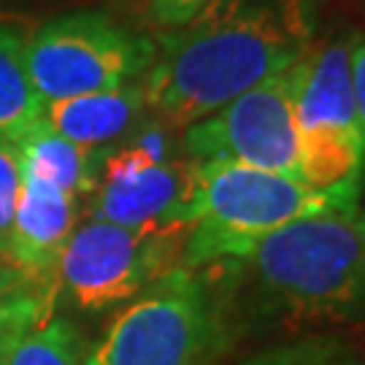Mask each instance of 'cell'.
I'll return each mask as SVG.
<instances>
[{
	"mask_svg": "<svg viewBox=\"0 0 365 365\" xmlns=\"http://www.w3.org/2000/svg\"><path fill=\"white\" fill-rule=\"evenodd\" d=\"M155 38L103 11H68L25 36V66L41 106L144 81Z\"/></svg>",
	"mask_w": 365,
	"mask_h": 365,
	"instance_id": "cell-4",
	"label": "cell"
},
{
	"mask_svg": "<svg viewBox=\"0 0 365 365\" xmlns=\"http://www.w3.org/2000/svg\"><path fill=\"white\" fill-rule=\"evenodd\" d=\"M146 111L141 81L41 106V119L63 138L87 149H111L130 135Z\"/></svg>",
	"mask_w": 365,
	"mask_h": 365,
	"instance_id": "cell-11",
	"label": "cell"
},
{
	"mask_svg": "<svg viewBox=\"0 0 365 365\" xmlns=\"http://www.w3.org/2000/svg\"><path fill=\"white\" fill-rule=\"evenodd\" d=\"M76 197L22 165L9 260L41 282H57V262L78 225Z\"/></svg>",
	"mask_w": 365,
	"mask_h": 365,
	"instance_id": "cell-10",
	"label": "cell"
},
{
	"mask_svg": "<svg viewBox=\"0 0 365 365\" xmlns=\"http://www.w3.org/2000/svg\"><path fill=\"white\" fill-rule=\"evenodd\" d=\"M9 344H11V341H9ZM9 344H6V346H9ZM6 346H0V365H3V352H6Z\"/></svg>",
	"mask_w": 365,
	"mask_h": 365,
	"instance_id": "cell-21",
	"label": "cell"
},
{
	"mask_svg": "<svg viewBox=\"0 0 365 365\" xmlns=\"http://www.w3.org/2000/svg\"><path fill=\"white\" fill-rule=\"evenodd\" d=\"M3 365H84L81 336L73 322L52 314L6 346Z\"/></svg>",
	"mask_w": 365,
	"mask_h": 365,
	"instance_id": "cell-14",
	"label": "cell"
},
{
	"mask_svg": "<svg viewBox=\"0 0 365 365\" xmlns=\"http://www.w3.org/2000/svg\"><path fill=\"white\" fill-rule=\"evenodd\" d=\"M238 365H365V357L339 336L309 333L284 344L265 346Z\"/></svg>",
	"mask_w": 365,
	"mask_h": 365,
	"instance_id": "cell-15",
	"label": "cell"
},
{
	"mask_svg": "<svg viewBox=\"0 0 365 365\" xmlns=\"http://www.w3.org/2000/svg\"><path fill=\"white\" fill-rule=\"evenodd\" d=\"M195 165L190 157L160 163L130 141L111 146L103 157L98 190L87 200L90 220L190 233Z\"/></svg>",
	"mask_w": 365,
	"mask_h": 365,
	"instance_id": "cell-9",
	"label": "cell"
},
{
	"mask_svg": "<svg viewBox=\"0 0 365 365\" xmlns=\"http://www.w3.org/2000/svg\"><path fill=\"white\" fill-rule=\"evenodd\" d=\"M211 3H217V0H149L146 16L152 25L163 27V30H176V27L192 22Z\"/></svg>",
	"mask_w": 365,
	"mask_h": 365,
	"instance_id": "cell-18",
	"label": "cell"
},
{
	"mask_svg": "<svg viewBox=\"0 0 365 365\" xmlns=\"http://www.w3.org/2000/svg\"><path fill=\"white\" fill-rule=\"evenodd\" d=\"M19 190H22V155L19 146L0 138V257L9 260L11 249V230L14 214L19 203Z\"/></svg>",
	"mask_w": 365,
	"mask_h": 365,
	"instance_id": "cell-17",
	"label": "cell"
},
{
	"mask_svg": "<svg viewBox=\"0 0 365 365\" xmlns=\"http://www.w3.org/2000/svg\"><path fill=\"white\" fill-rule=\"evenodd\" d=\"M220 333L209 282L173 268L111 319L84 365H197Z\"/></svg>",
	"mask_w": 365,
	"mask_h": 365,
	"instance_id": "cell-5",
	"label": "cell"
},
{
	"mask_svg": "<svg viewBox=\"0 0 365 365\" xmlns=\"http://www.w3.org/2000/svg\"><path fill=\"white\" fill-rule=\"evenodd\" d=\"M309 0H217L155 41L146 108L170 130L211 117L312 49Z\"/></svg>",
	"mask_w": 365,
	"mask_h": 365,
	"instance_id": "cell-1",
	"label": "cell"
},
{
	"mask_svg": "<svg viewBox=\"0 0 365 365\" xmlns=\"http://www.w3.org/2000/svg\"><path fill=\"white\" fill-rule=\"evenodd\" d=\"M184 230L122 227L103 220L78 222L57 262V287L81 312L130 303L160 276L182 265Z\"/></svg>",
	"mask_w": 365,
	"mask_h": 365,
	"instance_id": "cell-7",
	"label": "cell"
},
{
	"mask_svg": "<svg viewBox=\"0 0 365 365\" xmlns=\"http://www.w3.org/2000/svg\"><path fill=\"white\" fill-rule=\"evenodd\" d=\"M22 165L41 179H49L57 187L87 203L101 182V168L108 149H87L54 133L43 119H38L30 130L16 141Z\"/></svg>",
	"mask_w": 365,
	"mask_h": 365,
	"instance_id": "cell-12",
	"label": "cell"
},
{
	"mask_svg": "<svg viewBox=\"0 0 365 365\" xmlns=\"http://www.w3.org/2000/svg\"><path fill=\"white\" fill-rule=\"evenodd\" d=\"M230 279L247 312L279 327L365 319V209L289 222L233 260L209 265Z\"/></svg>",
	"mask_w": 365,
	"mask_h": 365,
	"instance_id": "cell-2",
	"label": "cell"
},
{
	"mask_svg": "<svg viewBox=\"0 0 365 365\" xmlns=\"http://www.w3.org/2000/svg\"><path fill=\"white\" fill-rule=\"evenodd\" d=\"M195 163L192 222L182 255V265L192 271L233 260L289 222L360 206V179L336 190H314L233 160Z\"/></svg>",
	"mask_w": 365,
	"mask_h": 365,
	"instance_id": "cell-3",
	"label": "cell"
},
{
	"mask_svg": "<svg viewBox=\"0 0 365 365\" xmlns=\"http://www.w3.org/2000/svg\"><path fill=\"white\" fill-rule=\"evenodd\" d=\"M352 90L354 106H357V119L365 138V33H357L352 49Z\"/></svg>",
	"mask_w": 365,
	"mask_h": 365,
	"instance_id": "cell-19",
	"label": "cell"
},
{
	"mask_svg": "<svg viewBox=\"0 0 365 365\" xmlns=\"http://www.w3.org/2000/svg\"><path fill=\"white\" fill-rule=\"evenodd\" d=\"M357 33H344L292 66V108L300 141V182L336 190L360 179L365 138L352 90Z\"/></svg>",
	"mask_w": 365,
	"mask_h": 365,
	"instance_id": "cell-6",
	"label": "cell"
},
{
	"mask_svg": "<svg viewBox=\"0 0 365 365\" xmlns=\"http://www.w3.org/2000/svg\"><path fill=\"white\" fill-rule=\"evenodd\" d=\"M182 152L190 160H233L300 182L292 68L184 128Z\"/></svg>",
	"mask_w": 365,
	"mask_h": 365,
	"instance_id": "cell-8",
	"label": "cell"
},
{
	"mask_svg": "<svg viewBox=\"0 0 365 365\" xmlns=\"http://www.w3.org/2000/svg\"><path fill=\"white\" fill-rule=\"evenodd\" d=\"M360 182H365V163H363V170H360Z\"/></svg>",
	"mask_w": 365,
	"mask_h": 365,
	"instance_id": "cell-22",
	"label": "cell"
},
{
	"mask_svg": "<svg viewBox=\"0 0 365 365\" xmlns=\"http://www.w3.org/2000/svg\"><path fill=\"white\" fill-rule=\"evenodd\" d=\"M57 282H33L0 295V346L52 317Z\"/></svg>",
	"mask_w": 365,
	"mask_h": 365,
	"instance_id": "cell-16",
	"label": "cell"
},
{
	"mask_svg": "<svg viewBox=\"0 0 365 365\" xmlns=\"http://www.w3.org/2000/svg\"><path fill=\"white\" fill-rule=\"evenodd\" d=\"M25 36L19 27H0V138L14 144L41 119L25 66Z\"/></svg>",
	"mask_w": 365,
	"mask_h": 365,
	"instance_id": "cell-13",
	"label": "cell"
},
{
	"mask_svg": "<svg viewBox=\"0 0 365 365\" xmlns=\"http://www.w3.org/2000/svg\"><path fill=\"white\" fill-rule=\"evenodd\" d=\"M33 282H41V279H33V276L25 274L19 265H14L11 260L0 257V295L14 292V289H19V287H27V284H33Z\"/></svg>",
	"mask_w": 365,
	"mask_h": 365,
	"instance_id": "cell-20",
	"label": "cell"
}]
</instances>
